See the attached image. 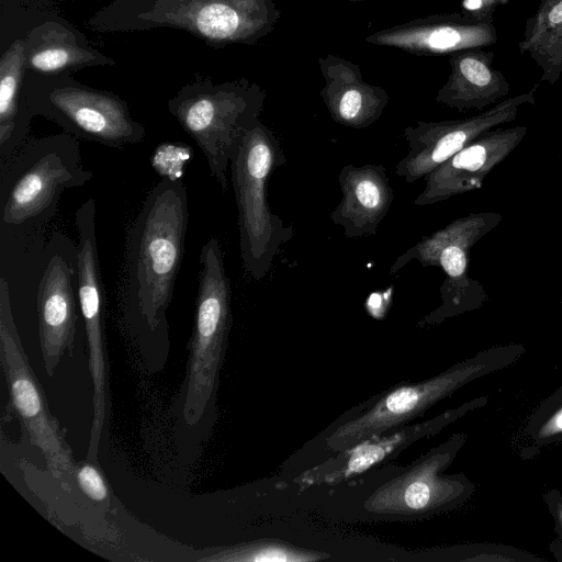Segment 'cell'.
Segmentation results:
<instances>
[{
	"instance_id": "obj_1",
	"label": "cell",
	"mask_w": 562,
	"mask_h": 562,
	"mask_svg": "<svg viewBox=\"0 0 562 562\" xmlns=\"http://www.w3.org/2000/svg\"><path fill=\"white\" fill-rule=\"evenodd\" d=\"M189 222L182 180L161 179L147 194L125 238L121 299L126 321L148 335L167 327Z\"/></svg>"
},
{
	"instance_id": "obj_2",
	"label": "cell",
	"mask_w": 562,
	"mask_h": 562,
	"mask_svg": "<svg viewBox=\"0 0 562 562\" xmlns=\"http://www.w3.org/2000/svg\"><path fill=\"white\" fill-rule=\"evenodd\" d=\"M92 178L75 136L64 132L27 139L0 166L1 228L27 233L44 226L56 215L63 193Z\"/></svg>"
},
{
	"instance_id": "obj_3",
	"label": "cell",
	"mask_w": 562,
	"mask_h": 562,
	"mask_svg": "<svg viewBox=\"0 0 562 562\" xmlns=\"http://www.w3.org/2000/svg\"><path fill=\"white\" fill-rule=\"evenodd\" d=\"M285 164L278 137L260 119L244 132L229 162L240 258L245 271L256 281L266 277L280 247L294 236L293 225H285L268 202L270 177Z\"/></svg>"
},
{
	"instance_id": "obj_4",
	"label": "cell",
	"mask_w": 562,
	"mask_h": 562,
	"mask_svg": "<svg viewBox=\"0 0 562 562\" xmlns=\"http://www.w3.org/2000/svg\"><path fill=\"white\" fill-rule=\"evenodd\" d=\"M266 92L246 79L214 85L198 81L168 102L169 112L204 154L222 191L228 188V167L244 132L263 109Z\"/></svg>"
},
{
	"instance_id": "obj_5",
	"label": "cell",
	"mask_w": 562,
	"mask_h": 562,
	"mask_svg": "<svg viewBox=\"0 0 562 562\" xmlns=\"http://www.w3.org/2000/svg\"><path fill=\"white\" fill-rule=\"evenodd\" d=\"M195 315L183 395V416L195 425L216 390L232 325V286L217 238L210 237L199 258Z\"/></svg>"
},
{
	"instance_id": "obj_6",
	"label": "cell",
	"mask_w": 562,
	"mask_h": 562,
	"mask_svg": "<svg viewBox=\"0 0 562 562\" xmlns=\"http://www.w3.org/2000/svg\"><path fill=\"white\" fill-rule=\"evenodd\" d=\"M525 352L526 348L520 344L495 346L479 351L434 378L396 387L366 413L339 426L327 438V443L331 450L347 451L418 416L469 382L513 364Z\"/></svg>"
},
{
	"instance_id": "obj_7",
	"label": "cell",
	"mask_w": 562,
	"mask_h": 562,
	"mask_svg": "<svg viewBox=\"0 0 562 562\" xmlns=\"http://www.w3.org/2000/svg\"><path fill=\"white\" fill-rule=\"evenodd\" d=\"M502 218L496 212L470 213L423 236L396 258L389 274L398 272L412 260H417L424 268L439 267L445 273L439 289L441 304L423 319V324H439L476 310L487 300L483 285L469 276L470 250Z\"/></svg>"
},
{
	"instance_id": "obj_8",
	"label": "cell",
	"mask_w": 562,
	"mask_h": 562,
	"mask_svg": "<svg viewBox=\"0 0 562 562\" xmlns=\"http://www.w3.org/2000/svg\"><path fill=\"white\" fill-rule=\"evenodd\" d=\"M24 97L32 115L54 121L78 139L123 148L139 144L146 135L144 125L132 117L120 97L69 78L32 85Z\"/></svg>"
},
{
	"instance_id": "obj_9",
	"label": "cell",
	"mask_w": 562,
	"mask_h": 562,
	"mask_svg": "<svg viewBox=\"0 0 562 562\" xmlns=\"http://www.w3.org/2000/svg\"><path fill=\"white\" fill-rule=\"evenodd\" d=\"M0 361L12 406L31 445L42 452L47 470L61 483L75 476L71 448L50 414L45 392L32 370L14 323L8 282L0 278Z\"/></svg>"
},
{
	"instance_id": "obj_10",
	"label": "cell",
	"mask_w": 562,
	"mask_h": 562,
	"mask_svg": "<svg viewBox=\"0 0 562 562\" xmlns=\"http://www.w3.org/2000/svg\"><path fill=\"white\" fill-rule=\"evenodd\" d=\"M97 206L93 199L83 202L76 212L78 232V303L88 345V369L92 381L93 417L88 458L95 460L108 414V367L104 351V289L99 262Z\"/></svg>"
},
{
	"instance_id": "obj_11",
	"label": "cell",
	"mask_w": 562,
	"mask_h": 562,
	"mask_svg": "<svg viewBox=\"0 0 562 562\" xmlns=\"http://www.w3.org/2000/svg\"><path fill=\"white\" fill-rule=\"evenodd\" d=\"M140 16L212 45H252L274 30L280 11L277 0H158Z\"/></svg>"
},
{
	"instance_id": "obj_12",
	"label": "cell",
	"mask_w": 562,
	"mask_h": 562,
	"mask_svg": "<svg viewBox=\"0 0 562 562\" xmlns=\"http://www.w3.org/2000/svg\"><path fill=\"white\" fill-rule=\"evenodd\" d=\"M36 293L40 347L48 376L71 353L77 325L78 249L61 234L48 241Z\"/></svg>"
},
{
	"instance_id": "obj_13",
	"label": "cell",
	"mask_w": 562,
	"mask_h": 562,
	"mask_svg": "<svg viewBox=\"0 0 562 562\" xmlns=\"http://www.w3.org/2000/svg\"><path fill=\"white\" fill-rule=\"evenodd\" d=\"M536 90L537 86L525 93L504 99L471 117L439 122L419 121L415 125L406 126L403 137L407 142L408 150L396 162L395 173L408 183L425 178L484 132L514 121L521 105H533Z\"/></svg>"
},
{
	"instance_id": "obj_14",
	"label": "cell",
	"mask_w": 562,
	"mask_h": 562,
	"mask_svg": "<svg viewBox=\"0 0 562 562\" xmlns=\"http://www.w3.org/2000/svg\"><path fill=\"white\" fill-rule=\"evenodd\" d=\"M465 442L464 434L453 435L422 463L378 491L370 499L372 510L414 513L447 510L463 504L474 484L463 474L442 476Z\"/></svg>"
},
{
	"instance_id": "obj_15",
	"label": "cell",
	"mask_w": 562,
	"mask_h": 562,
	"mask_svg": "<svg viewBox=\"0 0 562 562\" xmlns=\"http://www.w3.org/2000/svg\"><path fill=\"white\" fill-rule=\"evenodd\" d=\"M364 41L418 56H440L492 46L497 42V32L493 16L452 12L392 25L369 34Z\"/></svg>"
},
{
	"instance_id": "obj_16",
	"label": "cell",
	"mask_w": 562,
	"mask_h": 562,
	"mask_svg": "<svg viewBox=\"0 0 562 562\" xmlns=\"http://www.w3.org/2000/svg\"><path fill=\"white\" fill-rule=\"evenodd\" d=\"M526 126L492 128L425 176L414 204L426 206L481 189L485 177L522 140Z\"/></svg>"
},
{
	"instance_id": "obj_17",
	"label": "cell",
	"mask_w": 562,
	"mask_h": 562,
	"mask_svg": "<svg viewBox=\"0 0 562 562\" xmlns=\"http://www.w3.org/2000/svg\"><path fill=\"white\" fill-rule=\"evenodd\" d=\"M318 65L325 82L319 94L336 123L363 130L381 117L390 95L383 87L368 83L357 64L326 54Z\"/></svg>"
},
{
	"instance_id": "obj_18",
	"label": "cell",
	"mask_w": 562,
	"mask_h": 562,
	"mask_svg": "<svg viewBox=\"0 0 562 562\" xmlns=\"http://www.w3.org/2000/svg\"><path fill=\"white\" fill-rule=\"evenodd\" d=\"M338 183L342 198L329 218L344 228L348 238L375 235L394 200L385 167L381 164L345 165Z\"/></svg>"
},
{
	"instance_id": "obj_19",
	"label": "cell",
	"mask_w": 562,
	"mask_h": 562,
	"mask_svg": "<svg viewBox=\"0 0 562 562\" xmlns=\"http://www.w3.org/2000/svg\"><path fill=\"white\" fill-rule=\"evenodd\" d=\"M494 53L470 48L449 57L450 75L438 90L436 101L459 112L483 111L504 100L510 86L499 70L493 68Z\"/></svg>"
},
{
	"instance_id": "obj_20",
	"label": "cell",
	"mask_w": 562,
	"mask_h": 562,
	"mask_svg": "<svg viewBox=\"0 0 562 562\" xmlns=\"http://www.w3.org/2000/svg\"><path fill=\"white\" fill-rule=\"evenodd\" d=\"M26 63L25 42L16 40L0 59V166L27 140L32 116L21 83Z\"/></svg>"
},
{
	"instance_id": "obj_21",
	"label": "cell",
	"mask_w": 562,
	"mask_h": 562,
	"mask_svg": "<svg viewBox=\"0 0 562 562\" xmlns=\"http://www.w3.org/2000/svg\"><path fill=\"white\" fill-rule=\"evenodd\" d=\"M26 67L50 77L81 67L112 60L82 46L65 26L48 22L34 29L25 42Z\"/></svg>"
},
{
	"instance_id": "obj_22",
	"label": "cell",
	"mask_w": 562,
	"mask_h": 562,
	"mask_svg": "<svg viewBox=\"0 0 562 562\" xmlns=\"http://www.w3.org/2000/svg\"><path fill=\"white\" fill-rule=\"evenodd\" d=\"M538 1L536 12L526 21L518 48L540 67V80L554 85L562 75V0Z\"/></svg>"
},
{
	"instance_id": "obj_23",
	"label": "cell",
	"mask_w": 562,
	"mask_h": 562,
	"mask_svg": "<svg viewBox=\"0 0 562 562\" xmlns=\"http://www.w3.org/2000/svg\"><path fill=\"white\" fill-rule=\"evenodd\" d=\"M487 401V396H480L463 403L459 407L449 409L425 424L404 429L387 438L375 439V437H372L367 439L347 450V452H349V458L347 462L342 464L340 473L344 475L361 473L389 454L393 453L394 450H397L408 443L409 440H414L418 436L438 431L468 412L484 406Z\"/></svg>"
},
{
	"instance_id": "obj_24",
	"label": "cell",
	"mask_w": 562,
	"mask_h": 562,
	"mask_svg": "<svg viewBox=\"0 0 562 562\" xmlns=\"http://www.w3.org/2000/svg\"><path fill=\"white\" fill-rule=\"evenodd\" d=\"M322 559L314 552L302 551L289 544L277 541H260L250 544H243L221 549L211 557L203 558L205 561H314Z\"/></svg>"
},
{
	"instance_id": "obj_25",
	"label": "cell",
	"mask_w": 562,
	"mask_h": 562,
	"mask_svg": "<svg viewBox=\"0 0 562 562\" xmlns=\"http://www.w3.org/2000/svg\"><path fill=\"white\" fill-rule=\"evenodd\" d=\"M524 432L536 448L558 441L562 435V385L531 413Z\"/></svg>"
},
{
	"instance_id": "obj_26",
	"label": "cell",
	"mask_w": 562,
	"mask_h": 562,
	"mask_svg": "<svg viewBox=\"0 0 562 562\" xmlns=\"http://www.w3.org/2000/svg\"><path fill=\"white\" fill-rule=\"evenodd\" d=\"M192 157V149L187 144L167 142L154 150L151 166L161 179L182 180L186 166Z\"/></svg>"
},
{
	"instance_id": "obj_27",
	"label": "cell",
	"mask_w": 562,
	"mask_h": 562,
	"mask_svg": "<svg viewBox=\"0 0 562 562\" xmlns=\"http://www.w3.org/2000/svg\"><path fill=\"white\" fill-rule=\"evenodd\" d=\"M75 477L81 492L94 502H104L109 497V488L101 472L91 463H82L76 468Z\"/></svg>"
},
{
	"instance_id": "obj_28",
	"label": "cell",
	"mask_w": 562,
	"mask_h": 562,
	"mask_svg": "<svg viewBox=\"0 0 562 562\" xmlns=\"http://www.w3.org/2000/svg\"><path fill=\"white\" fill-rule=\"evenodd\" d=\"M543 502L554 521L555 538L551 541L549 550L554 559L562 562V494L552 488L543 493Z\"/></svg>"
},
{
	"instance_id": "obj_29",
	"label": "cell",
	"mask_w": 562,
	"mask_h": 562,
	"mask_svg": "<svg viewBox=\"0 0 562 562\" xmlns=\"http://www.w3.org/2000/svg\"><path fill=\"white\" fill-rule=\"evenodd\" d=\"M509 0H462L461 12L476 18L493 16L499 5H505Z\"/></svg>"
},
{
	"instance_id": "obj_30",
	"label": "cell",
	"mask_w": 562,
	"mask_h": 562,
	"mask_svg": "<svg viewBox=\"0 0 562 562\" xmlns=\"http://www.w3.org/2000/svg\"><path fill=\"white\" fill-rule=\"evenodd\" d=\"M557 442L562 446V435L559 437Z\"/></svg>"
},
{
	"instance_id": "obj_31",
	"label": "cell",
	"mask_w": 562,
	"mask_h": 562,
	"mask_svg": "<svg viewBox=\"0 0 562 562\" xmlns=\"http://www.w3.org/2000/svg\"><path fill=\"white\" fill-rule=\"evenodd\" d=\"M348 1H369V0H348Z\"/></svg>"
},
{
	"instance_id": "obj_32",
	"label": "cell",
	"mask_w": 562,
	"mask_h": 562,
	"mask_svg": "<svg viewBox=\"0 0 562 562\" xmlns=\"http://www.w3.org/2000/svg\"><path fill=\"white\" fill-rule=\"evenodd\" d=\"M561 305H562V300H561Z\"/></svg>"
}]
</instances>
